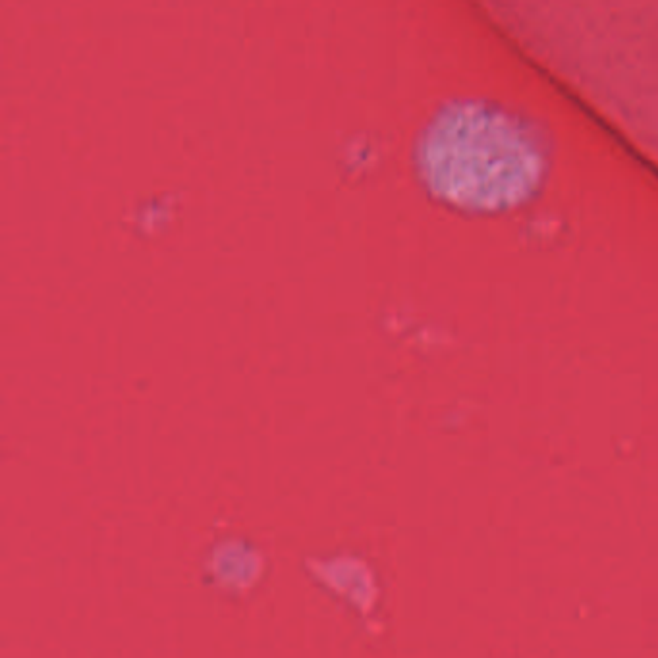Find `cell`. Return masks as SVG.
Here are the masks:
<instances>
[{"label":"cell","instance_id":"1","mask_svg":"<svg viewBox=\"0 0 658 658\" xmlns=\"http://www.w3.org/2000/svg\"><path fill=\"white\" fill-rule=\"evenodd\" d=\"M425 184L467 211H500L525 201L543 180L545 155L533 130L481 101L450 103L417 141Z\"/></svg>","mask_w":658,"mask_h":658}]
</instances>
